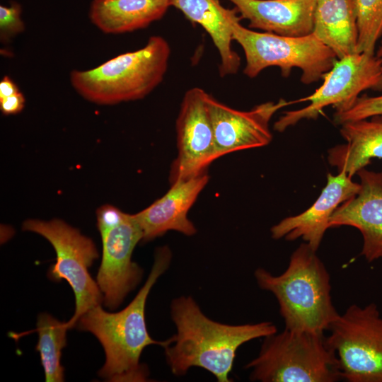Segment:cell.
<instances>
[{
    "mask_svg": "<svg viewBox=\"0 0 382 382\" xmlns=\"http://www.w3.org/2000/svg\"><path fill=\"white\" fill-rule=\"evenodd\" d=\"M312 33L337 59L357 53L359 31L354 0H317Z\"/></svg>",
    "mask_w": 382,
    "mask_h": 382,
    "instance_id": "20",
    "label": "cell"
},
{
    "mask_svg": "<svg viewBox=\"0 0 382 382\" xmlns=\"http://www.w3.org/2000/svg\"><path fill=\"white\" fill-rule=\"evenodd\" d=\"M375 54L377 56V57H378L382 62V40L381 41L380 45L378 46L376 53Z\"/></svg>",
    "mask_w": 382,
    "mask_h": 382,
    "instance_id": "27",
    "label": "cell"
},
{
    "mask_svg": "<svg viewBox=\"0 0 382 382\" xmlns=\"http://www.w3.org/2000/svg\"><path fill=\"white\" fill-rule=\"evenodd\" d=\"M360 184L343 171L328 173L327 183L313 205L305 212L282 219L271 228L274 239L294 241L301 238L313 250H318L329 228V219L338 206L359 192Z\"/></svg>",
    "mask_w": 382,
    "mask_h": 382,
    "instance_id": "14",
    "label": "cell"
},
{
    "mask_svg": "<svg viewBox=\"0 0 382 382\" xmlns=\"http://www.w3.org/2000/svg\"><path fill=\"white\" fill-rule=\"evenodd\" d=\"M170 4L209 34L220 56V76L235 74L241 64L231 45V25L239 17L237 10L224 8L219 0H170Z\"/></svg>",
    "mask_w": 382,
    "mask_h": 382,
    "instance_id": "17",
    "label": "cell"
},
{
    "mask_svg": "<svg viewBox=\"0 0 382 382\" xmlns=\"http://www.w3.org/2000/svg\"><path fill=\"white\" fill-rule=\"evenodd\" d=\"M171 253L167 247L158 248L151 270L143 286L124 309L116 313L103 310L101 304L84 313L76 325L81 330L92 333L100 342L105 354V364L99 376L112 382H144L149 371L140 363L144 349L151 345L163 347L171 338L158 341L147 330L145 308L149 294L157 279L168 268Z\"/></svg>",
    "mask_w": 382,
    "mask_h": 382,
    "instance_id": "2",
    "label": "cell"
},
{
    "mask_svg": "<svg viewBox=\"0 0 382 382\" xmlns=\"http://www.w3.org/2000/svg\"><path fill=\"white\" fill-rule=\"evenodd\" d=\"M250 28L287 37L313 33L317 0H228Z\"/></svg>",
    "mask_w": 382,
    "mask_h": 382,
    "instance_id": "16",
    "label": "cell"
},
{
    "mask_svg": "<svg viewBox=\"0 0 382 382\" xmlns=\"http://www.w3.org/2000/svg\"><path fill=\"white\" fill-rule=\"evenodd\" d=\"M207 96L198 87L185 93L176 120L178 156L170 169L171 184L207 173L218 158Z\"/></svg>",
    "mask_w": 382,
    "mask_h": 382,
    "instance_id": "10",
    "label": "cell"
},
{
    "mask_svg": "<svg viewBox=\"0 0 382 382\" xmlns=\"http://www.w3.org/2000/svg\"><path fill=\"white\" fill-rule=\"evenodd\" d=\"M170 54L168 42L151 36L142 48L120 54L88 70H73L70 82L86 100L114 105L139 100L163 81Z\"/></svg>",
    "mask_w": 382,
    "mask_h": 382,
    "instance_id": "4",
    "label": "cell"
},
{
    "mask_svg": "<svg viewBox=\"0 0 382 382\" xmlns=\"http://www.w3.org/2000/svg\"><path fill=\"white\" fill-rule=\"evenodd\" d=\"M246 369L261 382H336L342 379L335 352L324 334L287 328L264 337Z\"/></svg>",
    "mask_w": 382,
    "mask_h": 382,
    "instance_id": "5",
    "label": "cell"
},
{
    "mask_svg": "<svg viewBox=\"0 0 382 382\" xmlns=\"http://www.w3.org/2000/svg\"><path fill=\"white\" fill-rule=\"evenodd\" d=\"M25 98L19 91L16 94L0 99V109L4 115H13L20 112L24 108Z\"/></svg>",
    "mask_w": 382,
    "mask_h": 382,
    "instance_id": "25",
    "label": "cell"
},
{
    "mask_svg": "<svg viewBox=\"0 0 382 382\" xmlns=\"http://www.w3.org/2000/svg\"><path fill=\"white\" fill-rule=\"evenodd\" d=\"M23 230L40 234L53 246L56 262L48 277L54 281L66 280L73 289L76 308L66 322L69 328H73L84 313L103 301V294L88 271L98 257L93 241L59 219H28L24 221Z\"/></svg>",
    "mask_w": 382,
    "mask_h": 382,
    "instance_id": "8",
    "label": "cell"
},
{
    "mask_svg": "<svg viewBox=\"0 0 382 382\" xmlns=\"http://www.w3.org/2000/svg\"><path fill=\"white\" fill-rule=\"evenodd\" d=\"M209 181L207 173L171 184L170 190L142 211L134 214L141 229L142 241L175 231L192 236L197 229L187 213Z\"/></svg>",
    "mask_w": 382,
    "mask_h": 382,
    "instance_id": "15",
    "label": "cell"
},
{
    "mask_svg": "<svg viewBox=\"0 0 382 382\" xmlns=\"http://www.w3.org/2000/svg\"><path fill=\"white\" fill-rule=\"evenodd\" d=\"M292 101L279 99L241 111L227 106L208 93L207 105L212 123L217 158L241 150L267 146L272 139L269 124L280 109Z\"/></svg>",
    "mask_w": 382,
    "mask_h": 382,
    "instance_id": "12",
    "label": "cell"
},
{
    "mask_svg": "<svg viewBox=\"0 0 382 382\" xmlns=\"http://www.w3.org/2000/svg\"><path fill=\"white\" fill-rule=\"evenodd\" d=\"M359 31L357 53L375 54L382 37V0H354Z\"/></svg>",
    "mask_w": 382,
    "mask_h": 382,
    "instance_id": "22",
    "label": "cell"
},
{
    "mask_svg": "<svg viewBox=\"0 0 382 382\" xmlns=\"http://www.w3.org/2000/svg\"><path fill=\"white\" fill-rule=\"evenodd\" d=\"M22 6L17 1H11L9 6H0V40L6 43L25 30L21 18Z\"/></svg>",
    "mask_w": 382,
    "mask_h": 382,
    "instance_id": "24",
    "label": "cell"
},
{
    "mask_svg": "<svg viewBox=\"0 0 382 382\" xmlns=\"http://www.w3.org/2000/svg\"><path fill=\"white\" fill-rule=\"evenodd\" d=\"M241 20L239 16L232 22V36L243 48V73L249 78L270 66L279 67L282 76L288 77L293 68H298L301 71V81L311 84L321 79L337 59L313 33L287 37L257 32L243 26Z\"/></svg>",
    "mask_w": 382,
    "mask_h": 382,
    "instance_id": "6",
    "label": "cell"
},
{
    "mask_svg": "<svg viewBox=\"0 0 382 382\" xmlns=\"http://www.w3.org/2000/svg\"><path fill=\"white\" fill-rule=\"evenodd\" d=\"M357 174L360 178L359 192L337 207L329 227L357 228L363 237L361 254L371 262L382 258V172L364 168Z\"/></svg>",
    "mask_w": 382,
    "mask_h": 382,
    "instance_id": "13",
    "label": "cell"
},
{
    "mask_svg": "<svg viewBox=\"0 0 382 382\" xmlns=\"http://www.w3.org/2000/svg\"><path fill=\"white\" fill-rule=\"evenodd\" d=\"M322 79V85L311 95L292 101H308L310 104L284 112L274 122V130L282 132L302 120L316 119L329 105L336 111L343 110L364 91H382V62L376 54L355 53L337 59Z\"/></svg>",
    "mask_w": 382,
    "mask_h": 382,
    "instance_id": "9",
    "label": "cell"
},
{
    "mask_svg": "<svg viewBox=\"0 0 382 382\" xmlns=\"http://www.w3.org/2000/svg\"><path fill=\"white\" fill-rule=\"evenodd\" d=\"M66 322H61L51 315L42 313L37 317V328L32 330L38 333L36 350L39 352L44 369L45 381H64V369L61 365L62 351L66 345Z\"/></svg>",
    "mask_w": 382,
    "mask_h": 382,
    "instance_id": "21",
    "label": "cell"
},
{
    "mask_svg": "<svg viewBox=\"0 0 382 382\" xmlns=\"http://www.w3.org/2000/svg\"><path fill=\"white\" fill-rule=\"evenodd\" d=\"M170 313L176 334L163 348L167 363L176 376L199 367L219 382H230L238 349L247 342L277 332L270 321L229 325L212 320L190 296L173 299Z\"/></svg>",
    "mask_w": 382,
    "mask_h": 382,
    "instance_id": "1",
    "label": "cell"
},
{
    "mask_svg": "<svg viewBox=\"0 0 382 382\" xmlns=\"http://www.w3.org/2000/svg\"><path fill=\"white\" fill-rule=\"evenodd\" d=\"M98 231L103 250L96 282L105 306L113 310L141 279L143 271L132 257L142 232L134 214L127 213L118 224Z\"/></svg>",
    "mask_w": 382,
    "mask_h": 382,
    "instance_id": "11",
    "label": "cell"
},
{
    "mask_svg": "<svg viewBox=\"0 0 382 382\" xmlns=\"http://www.w3.org/2000/svg\"><path fill=\"white\" fill-rule=\"evenodd\" d=\"M254 275L260 288L277 299L285 328L324 334L340 314L332 300L330 274L306 243L294 251L281 274L258 268Z\"/></svg>",
    "mask_w": 382,
    "mask_h": 382,
    "instance_id": "3",
    "label": "cell"
},
{
    "mask_svg": "<svg viewBox=\"0 0 382 382\" xmlns=\"http://www.w3.org/2000/svg\"><path fill=\"white\" fill-rule=\"evenodd\" d=\"M376 115H382V94L376 96L363 95L359 96L347 108L335 111L333 121L336 125H341Z\"/></svg>",
    "mask_w": 382,
    "mask_h": 382,
    "instance_id": "23",
    "label": "cell"
},
{
    "mask_svg": "<svg viewBox=\"0 0 382 382\" xmlns=\"http://www.w3.org/2000/svg\"><path fill=\"white\" fill-rule=\"evenodd\" d=\"M170 6V0H92L88 17L103 33L122 34L148 27Z\"/></svg>",
    "mask_w": 382,
    "mask_h": 382,
    "instance_id": "19",
    "label": "cell"
},
{
    "mask_svg": "<svg viewBox=\"0 0 382 382\" xmlns=\"http://www.w3.org/2000/svg\"><path fill=\"white\" fill-rule=\"evenodd\" d=\"M328 331L342 379L382 382V316L376 303L349 306Z\"/></svg>",
    "mask_w": 382,
    "mask_h": 382,
    "instance_id": "7",
    "label": "cell"
},
{
    "mask_svg": "<svg viewBox=\"0 0 382 382\" xmlns=\"http://www.w3.org/2000/svg\"><path fill=\"white\" fill-rule=\"evenodd\" d=\"M340 132L347 143L332 147L328 156L338 172L343 170L352 178L372 158H382V115L345 122Z\"/></svg>",
    "mask_w": 382,
    "mask_h": 382,
    "instance_id": "18",
    "label": "cell"
},
{
    "mask_svg": "<svg viewBox=\"0 0 382 382\" xmlns=\"http://www.w3.org/2000/svg\"><path fill=\"white\" fill-rule=\"evenodd\" d=\"M19 91L16 83L8 76L2 78L0 81V99L13 96Z\"/></svg>",
    "mask_w": 382,
    "mask_h": 382,
    "instance_id": "26",
    "label": "cell"
}]
</instances>
